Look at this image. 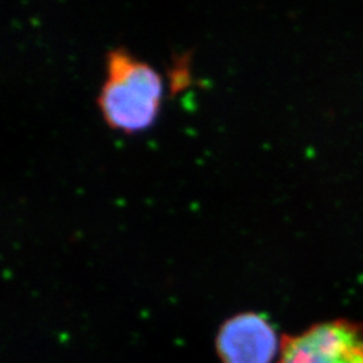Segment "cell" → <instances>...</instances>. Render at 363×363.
Segmentation results:
<instances>
[{
    "mask_svg": "<svg viewBox=\"0 0 363 363\" xmlns=\"http://www.w3.org/2000/svg\"><path fill=\"white\" fill-rule=\"evenodd\" d=\"M160 100L162 79L152 66L123 49L108 52L97 104L111 128L125 133L147 130L159 113Z\"/></svg>",
    "mask_w": 363,
    "mask_h": 363,
    "instance_id": "cell-1",
    "label": "cell"
},
{
    "mask_svg": "<svg viewBox=\"0 0 363 363\" xmlns=\"http://www.w3.org/2000/svg\"><path fill=\"white\" fill-rule=\"evenodd\" d=\"M277 363H363V325L334 319L284 335Z\"/></svg>",
    "mask_w": 363,
    "mask_h": 363,
    "instance_id": "cell-2",
    "label": "cell"
},
{
    "mask_svg": "<svg viewBox=\"0 0 363 363\" xmlns=\"http://www.w3.org/2000/svg\"><path fill=\"white\" fill-rule=\"evenodd\" d=\"M216 346L222 363H272L280 351L276 331L256 312L228 319L220 325Z\"/></svg>",
    "mask_w": 363,
    "mask_h": 363,
    "instance_id": "cell-3",
    "label": "cell"
}]
</instances>
